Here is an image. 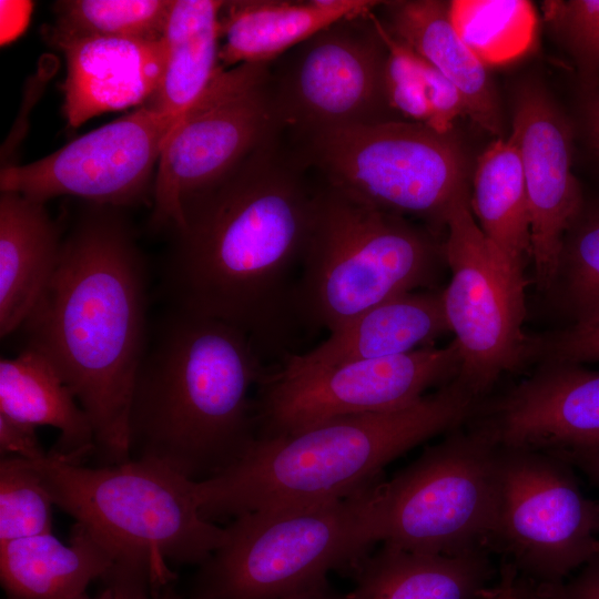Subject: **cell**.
<instances>
[{
    "mask_svg": "<svg viewBox=\"0 0 599 599\" xmlns=\"http://www.w3.org/2000/svg\"><path fill=\"white\" fill-rule=\"evenodd\" d=\"M102 582L95 597L85 593L77 599H190L176 593L172 585L160 587L150 567L126 560L116 561Z\"/></svg>",
    "mask_w": 599,
    "mask_h": 599,
    "instance_id": "e575fe53",
    "label": "cell"
},
{
    "mask_svg": "<svg viewBox=\"0 0 599 599\" xmlns=\"http://www.w3.org/2000/svg\"><path fill=\"white\" fill-rule=\"evenodd\" d=\"M532 362H599V317L575 322L555 333L532 336Z\"/></svg>",
    "mask_w": 599,
    "mask_h": 599,
    "instance_id": "836d02e7",
    "label": "cell"
},
{
    "mask_svg": "<svg viewBox=\"0 0 599 599\" xmlns=\"http://www.w3.org/2000/svg\"><path fill=\"white\" fill-rule=\"evenodd\" d=\"M0 414L60 432L50 450L82 463L94 453L91 420L51 361L26 346L17 356L0 361Z\"/></svg>",
    "mask_w": 599,
    "mask_h": 599,
    "instance_id": "d4e9b609",
    "label": "cell"
},
{
    "mask_svg": "<svg viewBox=\"0 0 599 599\" xmlns=\"http://www.w3.org/2000/svg\"><path fill=\"white\" fill-rule=\"evenodd\" d=\"M444 245L404 216L323 184L313 196L298 284L305 328L329 333L397 295L433 290Z\"/></svg>",
    "mask_w": 599,
    "mask_h": 599,
    "instance_id": "5b68a950",
    "label": "cell"
},
{
    "mask_svg": "<svg viewBox=\"0 0 599 599\" xmlns=\"http://www.w3.org/2000/svg\"><path fill=\"white\" fill-rule=\"evenodd\" d=\"M510 136L525 174L535 281L541 291H551L566 234L582 211L569 132L548 99L528 89L518 98Z\"/></svg>",
    "mask_w": 599,
    "mask_h": 599,
    "instance_id": "e0dca14e",
    "label": "cell"
},
{
    "mask_svg": "<svg viewBox=\"0 0 599 599\" xmlns=\"http://www.w3.org/2000/svg\"><path fill=\"white\" fill-rule=\"evenodd\" d=\"M175 123L144 104L38 161L1 167L0 192L42 203L72 195L116 209L152 205L156 167Z\"/></svg>",
    "mask_w": 599,
    "mask_h": 599,
    "instance_id": "9a60e30c",
    "label": "cell"
},
{
    "mask_svg": "<svg viewBox=\"0 0 599 599\" xmlns=\"http://www.w3.org/2000/svg\"><path fill=\"white\" fill-rule=\"evenodd\" d=\"M378 481L346 498L233 518L222 545L197 566L189 598L278 599L332 571L353 575L375 545L369 504Z\"/></svg>",
    "mask_w": 599,
    "mask_h": 599,
    "instance_id": "52a82bcc",
    "label": "cell"
},
{
    "mask_svg": "<svg viewBox=\"0 0 599 599\" xmlns=\"http://www.w3.org/2000/svg\"><path fill=\"white\" fill-rule=\"evenodd\" d=\"M499 451L465 424L427 446L390 479H380L369 504L374 544L428 555L489 551Z\"/></svg>",
    "mask_w": 599,
    "mask_h": 599,
    "instance_id": "ba28073f",
    "label": "cell"
},
{
    "mask_svg": "<svg viewBox=\"0 0 599 599\" xmlns=\"http://www.w3.org/2000/svg\"><path fill=\"white\" fill-rule=\"evenodd\" d=\"M499 488L489 551L522 577L564 579L599 558V501L573 467L545 451L499 447Z\"/></svg>",
    "mask_w": 599,
    "mask_h": 599,
    "instance_id": "8fae6325",
    "label": "cell"
},
{
    "mask_svg": "<svg viewBox=\"0 0 599 599\" xmlns=\"http://www.w3.org/2000/svg\"><path fill=\"white\" fill-rule=\"evenodd\" d=\"M148 285L144 255L119 209L90 204L20 328L88 414L99 466L131 459L132 395L151 331Z\"/></svg>",
    "mask_w": 599,
    "mask_h": 599,
    "instance_id": "7a4b0ae2",
    "label": "cell"
},
{
    "mask_svg": "<svg viewBox=\"0 0 599 599\" xmlns=\"http://www.w3.org/2000/svg\"><path fill=\"white\" fill-rule=\"evenodd\" d=\"M447 333L443 290L408 292L365 311L313 349L288 355L277 366L297 370L392 357L433 346Z\"/></svg>",
    "mask_w": 599,
    "mask_h": 599,
    "instance_id": "d6986e66",
    "label": "cell"
},
{
    "mask_svg": "<svg viewBox=\"0 0 599 599\" xmlns=\"http://www.w3.org/2000/svg\"><path fill=\"white\" fill-rule=\"evenodd\" d=\"M461 356L444 347L308 369L268 368L255 393L256 437L292 434L333 418L394 410L454 380Z\"/></svg>",
    "mask_w": 599,
    "mask_h": 599,
    "instance_id": "5bb4252c",
    "label": "cell"
},
{
    "mask_svg": "<svg viewBox=\"0 0 599 599\" xmlns=\"http://www.w3.org/2000/svg\"><path fill=\"white\" fill-rule=\"evenodd\" d=\"M51 43L65 59L63 113L72 128L105 112L146 104L163 77L164 39L83 37Z\"/></svg>",
    "mask_w": 599,
    "mask_h": 599,
    "instance_id": "ac0fdd59",
    "label": "cell"
},
{
    "mask_svg": "<svg viewBox=\"0 0 599 599\" xmlns=\"http://www.w3.org/2000/svg\"><path fill=\"white\" fill-rule=\"evenodd\" d=\"M575 469H579L588 479L599 486V450L591 451H564L554 454Z\"/></svg>",
    "mask_w": 599,
    "mask_h": 599,
    "instance_id": "ab89813d",
    "label": "cell"
},
{
    "mask_svg": "<svg viewBox=\"0 0 599 599\" xmlns=\"http://www.w3.org/2000/svg\"><path fill=\"white\" fill-rule=\"evenodd\" d=\"M295 155L325 184L375 209L444 224L467 187L461 151L449 134L406 120L323 131L297 141Z\"/></svg>",
    "mask_w": 599,
    "mask_h": 599,
    "instance_id": "9c48e42d",
    "label": "cell"
},
{
    "mask_svg": "<svg viewBox=\"0 0 599 599\" xmlns=\"http://www.w3.org/2000/svg\"><path fill=\"white\" fill-rule=\"evenodd\" d=\"M382 22L399 41L441 72L461 93L468 115L491 133L500 131V111L483 64L455 30L448 4L437 0L382 1Z\"/></svg>",
    "mask_w": 599,
    "mask_h": 599,
    "instance_id": "cb8c5ba5",
    "label": "cell"
},
{
    "mask_svg": "<svg viewBox=\"0 0 599 599\" xmlns=\"http://www.w3.org/2000/svg\"><path fill=\"white\" fill-rule=\"evenodd\" d=\"M51 497L30 460H0V544L52 532Z\"/></svg>",
    "mask_w": 599,
    "mask_h": 599,
    "instance_id": "1f68e13d",
    "label": "cell"
},
{
    "mask_svg": "<svg viewBox=\"0 0 599 599\" xmlns=\"http://www.w3.org/2000/svg\"><path fill=\"white\" fill-rule=\"evenodd\" d=\"M63 240L45 203L0 194V335L20 329L49 287Z\"/></svg>",
    "mask_w": 599,
    "mask_h": 599,
    "instance_id": "44dd1931",
    "label": "cell"
},
{
    "mask_svg": "<svg viewBox=\"0 0 599 599\" xmlns=\"http://www.w3.org/2000/svg\"><path fill=\"white\" fill-rule=\"evenodd\" d=\"M551 290L575 322L599 317V209L580 214L566 234Z\"/></svg>",
    "mask_w": 599,
    "mask_h": 599,
    "instance_id": "4dcf8cb0",
    "label": "cell"
},
{
    "mask_svg": "<svg viewBox=\"0 0 599 599\" xmlns=\"http://www.w3.org/2000/svg\"><path fill=\"white\" fill-rule=\"evenodd\" d=\"M224 1L172 0L163 39L161 83L146 105L177 122L223 70L219 61Z\"/></svg>",
    "mask_w": 599,
    "mask_h": 599,
    "instance_id": "484cf974",
    "label": "cell"
},
{
    "mask_svg": "<svg viewBox=\"0 0 599 599\" xmlns=\"http://www.w3.org/2000/svg\"><path fill=\"white\" fill-rule=\"evenodd\" d=\"M478 403L454 379L403 408L256 437L231 467L194 481L200 512L214 522L260 509L346 498L380 480L395 458L465 425Z\"/></svg>",
    "mask_w": 599,
    "mask_h": 599,
    "instance_id": "277c9868",
    "label": "cell"
},
{
    "mask_svg": "<svg viewBox=\"0 0 599 599\" xmlns=\"http://www.w3.org/2000/svg\"><path fill=\"white\" fill-rule=\"evenodd\" d=\"M270 65L221 70L167 135L155 173L151 225L177 229L183 203L278 138Z\"/></svg>",
    "mask_w": 599,
    "mask_h": 599,
    "instance_id": "7c38bea8",
    "label": "cell"
},
{
    "mask_svg": "<svg viewBox=\"0 0 599 599\" xmlns=\"http://www.w3.org/2000/svg\"><path fill=\"white\" fill-rule=\"evenodd\" d=\"M487 550L428 555L387 545L368 554L353 572L345 599H477L496 570Z\"/></svg>",
    "mask_w": 599,
    "mask_h": 599,
    "instance_id": "603a6c76",
    "label": "cell"
},
{
    "mask_svg": "<svg viewBox=\"0 0 599 599\" xmlns=\"http://www.w3.org/2000/svg\"><path fill=\"white\" fill-rule=\"evenodd\" d=\"M565 588L570 599H599V558L580 568Z\"/></svg>",
    "mask_w": 599,
    "mask_h": 599,
    "instance_id": "8d00e7d4",
    "label": "cell"
},
{
    "mask_svg": "<svg viewBox=\"0 0 599 599\" xmlns=\"http://www.w3.org/2000/svg\"><path fill=\"white\" fill-rule=\"evenodd\" d=\"M30 463L55 506L164 583L175 580L171 564L200 566L225 539L202 517L194 481L158 463L88 467L52 451Z\"/></svg>",
    "mask_w": 599,
    "mask_h": 599,
    "instance_id": "8992f818",
    "label": "cell"
},
{
    "mask_svg": "<svg viewBox=\"0 0 599 599\" xmlns=\"http://www.w3.org/2000/svg\"><path fill=\"white\" fill-rule=\"evenodd\" d=\"M372 20L387 49L384 88L390 109L406 121L449 134L460 115H468L460 91L434 65L395 38L375 10Z\"/></svg>",
    "mask_w": 599,
    "mask_h": 599,
    "instance_id": "83f0119b",
    "label": "cell"
},
{
    "mask_svg": "<svg viewBox=\"0 0 599 599\" xmlns=\"http://www.w3.org/2000/svg\"><path fill=\"white\" fill-rule=\"evenodd\" d=\"M477 599H521L519 573L515 567L501 561L496 581L490 583Z\"/></svg>",
    "mask_w": 599,
    "mask_h": 599,
    "instance_id": "74e56055",
    "label": "cell"
},
{
    "mask_svg": "<svg viewBox=\"0 0 599 599\" xmlns=\"http://www.w3.org/2000/svg\"><path fill=\"white\" fill-rule=\"evenodd\" d=\"M449 19L483 64H500L524 54L536 30L534 6L526 0H454Z\"/></svg>",
    "mask_w": 599,
    "mask_h": 599,
    "instance_id": "f1b7e54d",
    "label": "cell"
},
{
    "mask_svg": "<svg viewBox=\"0 0 599 599\" xmlns=\"http://www.w3.org/2000/svg\"><path fill=\"white\" fill-rule=\"evenodd\" d=\"M268 368L240 329L167 306L135 378L131 458L193 481L221 474L256 439L252 390Z\"/></svg>",
    "mask_w": 599,
    "mask_h": 599,
    "instance_id": "3957f363",
    "label": "cell"
},
{
    "mask_svg": "<svg viewBox=\"0 0 599 599\" xmlns=\"http://www.w3.org/2000/svg\"><path fill=\"white\" fill-rule=\"evenodd\" d=\"M469 203L487 238L525 274L531 263L530 213L521 158L511 136L493 142L478 159Z\"/></svg>",
    "mask_w": 599,
    "mask_h": 599,
    "instance_id": "4316f807",
    "label": "cell"
},
{
    "mask_svg": "<svg viewBox=\"0 0 599 599\" xmlns=\"http://www.w3.org/2000/svg\"><path fill=\"white\" fill-rule=\"evenodd\" d=\"M304 167L276 138L192 194L161 271L167 306L234 326L267 366L306 329L298 284L315 189Z\"/></svg>",
    "mask_w": 599,
    "mask_h": 599,
    "instance_id": "6da1fadb",
    "label": "cell"
},
{
    "mask_svg": "<svg viewBox=\"0 0 599 599\" xmlns=\"http://www.w3.org/2000/svg\"><path fill=\"white\" fill-rule=\"evenodd\" d=\"M373 0H232L220 13V65L267 64L331 24L373 12Z\"/></svg>",
    "mask_w": 599,
    "mask_h": 599,
    "instance_id": "ffe728a7",
    "label": "cell"
},
{
    "mask_svg": "<svg viewBox=\"0 0 599 599\" xmlns=\"http://www.w3.org/2000/svg\"><path fill=\"white\" fill-rule=\"evenodd\" d=\"M278 599H345V595L336 592L328 580L311 588L294 592Z\"/></svg>",
    "mask_w": 599,
    "mask_h": 599,
    "instance_id": "60d3db41",
    "label": "cell"
},
{
    "mask_svg": "<svg viewBox=\"0 0 599 599\" xmlns=\"http://www.w3.org/2000/svg\"><path fill=\"white\" fill-rule=\"evenodd\" d=\"M370 14L339 20L281 57L270 73L281 131L291 130L298 141L323 131L398 121L388 116L387 49Z\"/></svg>",
    "mask_w": 599,
    "mask_h": 599,
    "instance_id": "4fadbf2b",
    "label": "cell"
},
{
    "mask_svg": "<svg viewBox=\"0 0 599 599\" xmlns=\"http://www.w3.org/2000/svg\"><path fill=\"white\" fill-rule=\"evenodd\" d=\"M521 599H570L565 582H546L519 575Z\"/></svg>",
    "mask_w": 599,
    "mask_h": 599,
    "instance_id": "f35d334b",
    "label": "cell"
},
{
    "mask_svg": "<svg viewBox=\"0 0 599 599\" xmlns=\"http://www.w3.org/2000/svg\"><path fill=\"white\" fill-rule=\"evenodd\" d=\"M172 0H63L54 3L50 42L83 37L163 39Z\"/></svg>",
    "mask_w": 599,
    "mask_h": 599,
    "instance_id": "f546056e",
    "label": "cell"
},
{
    "mask_svg": "<svg viewBox=\"0 0 599 599\" xmlns=\"http://www.w3.org/2000/svg\"><path fill=\"white\" fill-rule=\"evenodd\" d=\"M466 424L501 448L599 450V370L538 363L527 377L481 400Z\"/></svg>",
    "mask_w": 599,
    "mask_h": 599,
    "instance_id": "2e32d148",
    "label": "cell"
},
{
    "mask_svg": "<svg viewBox=\"0 0 599 599\" xmlns=\"http://www.w3.org/2000/svg\"><path fill=\"white\" fill-rule=\"evenodd\" d=\"M118 560L113 547L75 521L68 544L52 532L0 544V580L8 599H77Z\"/></svg>",
    "mask_w": 599,
    "mask_h": 599,
    "instance_id": "7402d4cb",
    "label": "cell"
},
{
    "mask_svg": "<svg viewBox=\"0 0 599 599\" xmlns=\"http://www.w3.org/2000/svg\"><path fill=\"white\" fill-rule=\"evenodd\" d=\"M35 426L0 414V450L2 456L12 455L28 460L47 457L38 438Z\"/></svg>",
    "mask_w": 599,
    "mask_h": 599,
    "instance_id": "d590c367",
    "label": "cell"
},
{
    "mask_svg": "<svg viewBox=\"0 0 599 599\" xmlns=\"http://www.w3.org/2000/svg\"><path fill=\"white\" fill-rule=\"evenodd\" d=\"M545 17L591 64H599V0L544 2Z\"/></svg>",
    "mask_w": 599,
    "mask_h": 599,
    "instance_id": "d6a6232c",
    "label": "cell"
},
{
    "mask_svg": "<svg viewBox=\"0 0 599 599\" xmlns=\"http://www.w3.org/2000/svg\"><path fill=\"white\" fill-rule=\"evenodd\" d=\"M588 120L595 146L599 151V97L595 98L589 104Z\"/></svg>",
    "mask_w": 599,
    "mask_h": 599,
    "instance_id": "b9f144b4",
    "label": "cell"
},
{
    "mask_svg": "<svg viewBox=\"0 0 599 599\" xmlns=\"http://www.w3.org/2000/svg\"><path fill=\"white\" fill-rule=\"evenodd\" d=\"M444 225L450 280L443 302L461 356L456 379L480 403L500 378L532 362V336L524 331L526 275L480 230L467 187L448 206Z\"/></svg>",
    "mask_w": 599,
    "mask_h": 599,
    "instance_id": "30bf717a",
    "label": "cell"
}]
</instances>
